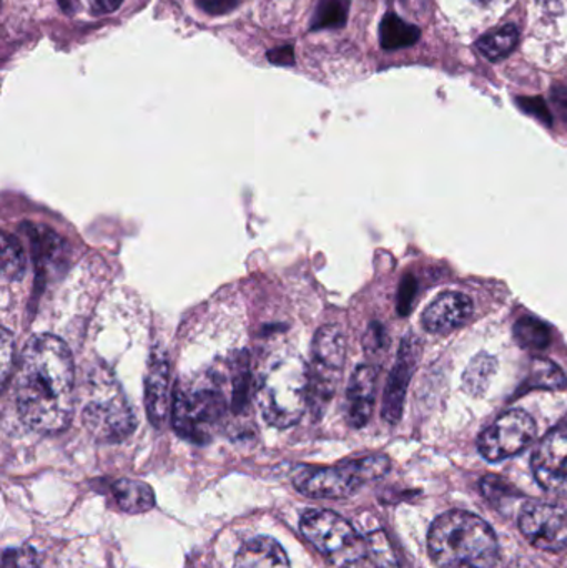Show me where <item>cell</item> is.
Listing matches in <instances>:
<instances>
[{"instance_id":"cell-1","label":"cell","mask_w":567,"mask_h":568,"mask_svg":"<svg viewBox=\"0 0 567 568\" xmlns=\"http://www.w3.org/2000/svg\"><path fill=\"white\" fill-rule=\"evenodd\" d=\"M16 403L36 433L59 434L75 413V363L69 346L53 334H36L23 347L16 377Z\"/></svg>"},{"instance_id":"cell-2","label":"cell","mask_w":567,"mask_h":568,"mask_svg":"<svg viewBox=\"0 0 567 568\" xmlns=\"http://www.w3.org/2000/svg\"><path fill=\"white\" fill-rule=\"evenodd\" d=\"M232 384L229 361L213 364L189 383H179L173 394L172 424L183 439L205 444L216 424L230 413Z\"/></svg>"},{"instance_id":"cell-3","label":"cell","mask_w":567,"mask_h":568,"mask_svg":"<svg viewBox=\"0 0 567 568\" xmlns=\"http://www.w3.org/2000/svg\"><path fill=\"white\" fill-rule=\"evenodd\" d=\"M428 550L438 568H502L492 527L466 510H452L435 520Z\"/></svg>"},{"instance_id":"cell-4","label":"cell","mask_w":567,"mask_h":568,"mask_svg":"<svg viewBox=\"0 0 567 568\" xmlns=\"http://www.w3.org/2000/svg\"><path fill=\"white\" fill-rule=\"evenodd\" d=\"M256 400L270 426L286 429L298 424L310 404L308 364L292 351L276 354L262 373Z\"/></svg>"},{"instance_id":"cell-5","label":"cell","mask_w":567,"mask_h":568,"mask_svg":"<svg viewBox=\"0 0 567 568\" xmlns=\"http://www.w3.org/2000/svg\"><path fill=\"white\" fill-rule=\"evenodd\" d=\"M83 397L82 423L97 443L119 444L132 436L136 427L135 413L109 367L90 369Z\"/></svg>"},{"instance_id":"cell-6","label":"cell","mask_w":567,"mask_h":568,"mask_svg":"<svg viewBox=\"0 0 567 568\" xmlns=\"http://www.w3.org/2000/svg\"><path fill=\"white\" fill-rule=\"evenodd\" d=\"M392 463L383 454L348 460L335 467H302L293 476V486L310 499H346L360 487L388 474Z\"/></svg>"},{"instance_id":"cell-7","label":"cell","mask_w":567,"mask_h":568,"mask_svg":"<svg viewBox=\"0 0 567 568\" xmlns=\"http://www.w3.org/2000/svg\"><path fill=\"white\" fill-rule=\"evenodd\" d=\"M305 539L336 567H350L366 556L365 540L348 520L332 510H306L300 519Z\"/></svg>"},{"instance_id":"cell-8","label":"cell","mask_w":567,"mask_h":568,"mask_svg":"<svg viewBox=\"0 0 567 568\" xmlns=\"http://www.w3.org/2000/svg\"><path fill=\"white\" fill-rule=\"evenodd\" d=\"M346 359V337L335 324L316 331L310 361V404L313 414L322 416L342 379Z\"/></svg>"},{"instance_id":"cell-9","label":"cell","mask_w":567,"mask_h":568,"mask_svg":"<svg viewBox=\"0 0 567 568\" xmlns=\"http://www.w3.org/2000/svg\"><path fill=\"white\" fill-rule=\"evenodd\" d=\"M538 436L535 419L526 410L512 409L498 417L478 439V450L489 463L509 459L531 446Z\"/></svg>"},{"instance_id":"cell-10","label":"cell","mask_w":567,"mask_h":568,"mask_svg":"<svg viewBox=\"0 0 567 568\" xmlns=\"http://www.w3.org/2000/svg\"><path fill=\"white\" fill-rule=\"evenodd\" d=\"M519 530L536 547L546 552H561L567 547V513L553 504L531 503L519 513Z\"/></svg>"},{"instance_id":"cell-11","label":"cell","mask_w":567,"mask_h":568,"mask_svg":"<svg viewBox=\"0 0 567 568\" xmlns=\"http://www.w3.org/2000/svg\"><path fill=\"white\" fill-rule=\"evenodd\" d=\"M531 467L543 489L567 499V424L543 437L533 454Z\"/></svg>"},{"instance_id":"cell-12","label":"cell","mask_w":567,"mask_h":568,"mask_svg":"<svg viewBox=\"0 0 567 568\" xmlns=\"http://www.w3.org/2000/svg\"><path fill=\"white\" fill-rule=\"evenodd\" d=\"M419 356H422V346L415 334L403 337L388 383H386L385 396H383V419L392 426L402 419L406 393H408L413 373L418 366Z\"/></svg>"},{"instance_id":"cell-13","label":"cell","mask_w":567,"mask_h":568,"mask_svg":"<svg viewBox=\"0 0 567 568\" xmlns=\"http://www.w3.org/2000/svg\"><path fill=\"white\" fill-rule=\"evenodd\" d=\"M170 387H172V367L165 351L155 347L150 354L149 369L145 374V410L150 424L155 429L165 426L170 414Z\"/></svg>"},{"instance_id":"cell-14","label":"cell","mask_w":567,"mask_h":568,"mask_svg":"<svg viewBox=\"0 0 567 568\" xmlns=\"http://www.w3.org/2000/svg\"><path fill=\"white\" fill-rule=\"evenodd\" d=\"M473 311L472 297L459 291H446L426 307L422 316L423 327L432 334L453 333L472 320Z\"/></svg>"},{"instance_id":"cell-15","label":"cell","mask_w":567,"mask_h":568,"mask_svg":"<svg viewBox=\"0 0 567 568\" xmlns=\"http://www.w3.org/2000/svg\"><path fill=\"white\" fill-rule=\"evenodd\" d=\"M376 383H378V367L372 364H362L353 371L346 390V417L348 424L355 429H362L369 423L375 409Z\"/></svg>"},{"instance_id":"cell-16","label":"cell","mask_w":567,"mask_h":568,"mask_svg":"<svg viewBox=\"0 0 567 568\" xmlns=\"http://www.w3.org/2000/svg\"><path fill=\"white\" fill-rule=\"evenodd\" d=\"M233 568H292L285 549L273 537L260 536L243 544Z\"/></svg>"},{"instance_id":"cell-17","label":"cell","mask_w":567,"mask_h":568,"mask_svg":"<svg viewBox=\"0 0 567 568\" xmlns=\"http://www.w3.org/2000/svg\"><path fill=\"white\" fill-rule=\"evenodd\" d=\"M230 384H232V400H230V414L242 417L252 399V369H250V356L246 351L236 354L229 361Z\"/></svg>"},{"instance_id":"cell-18","label":"cell","mask_w":567,"mask_h":568,"mask_svg":"<svg viewBox=\"0 0 567 568\" xmlns=\"http://www.w3.org/2000/svg\"><path fill=\"white\" fill-rule=\"evenodd\" d=\"M120 509L126 514H145L155 507V493L142 480L120 479L112 486Z\"/></svg>"},{"instance_id":"cell-19","label":"cell","mask_w":567,"mask_h":568,"mask_svg":"<svg viewBox=\"0 0 567 568\" xmlns=\"http://www.w3.org/2000/svg\"><path fill=\"white\" fill-rule=\"evenodd\" d=\"M422 37V30L389 12L383 17L379 26V43L385 50H399L415 45Z\"/></svg>"},{"instance_id":"cell-20","label":"cell","mask_w":567,"mask_h":568,"mask_svg":"<svg viewBox=\"0 0 567 568\" xmlns=\"http://www.w3.org/2000/svg\"><path fill=\"white\" fill-rule=\"evenodd\" d=\"M518 42L519 30L513 23H508L502 29L493 30V32L479 37L476 49L492 62H499V60L506 59L515 52Z\"/></svg>"},{"instance_id":"cell-21","label":"cell","mask_w":567,"mask_h":568,"mask_svg":"<svg viewBox=\"0 0 567 568\" xmlns=\"http://www.w3.org/2000/svg\"><path fill=\"white\" fill-rule=\"evenodd\" d=\"M496 371H498V363L489 354L479 353L478 356L473 357L472 363L463 374V387H465L466 393L472 394V396L485 394L489 384H492L493 377H495Z\"/></svg>"},{"instance_id":"cell-22","label":"cell","mask_w":567,"mask_h":568,"mask_svg":"<svg viewBox=\"0 0 567 568\" xmlns=\"http://www.w3.org/2000/svg\"><path fill=\"white\" fill-rule=\"evenodd\" d=\"M350 0H320L310 20V30L342 29L348 22Z\"/></svg>"},{"instance_id":"cell-23","label":"cell","mask_w":567,"mask_h":568,"mask_svg":"<svg viewBox=\"0 0 567 568\" xmlns=\"http://www.w3.org/2000/svg\"><path fill=\"white\" fill-rule=\"evenodd\" d=\"M528 387L529 389L563 390L567 387V377L558 364L545 357H538L533 361Z\"/></svg>"},{"instance_id":"cell-24","label":"cell","mask_w":567,"mask_h":568,"mask_svg":"<svg viewBox=\"0 0 567 568\" xmlns=\"http://www.w3.org/2000/svg\"><path fill=\"white\" fill-rule=\"evenodd\" d=\"M515 337L525 349L541 351L551 344V331L543 321L525 316L516 321Z\"/></svg>"},{"instance_id":"cell-25","label":"cell","mask_w":567,"mask_h":568,"mask_svg":"<svg viewBox=\"0 0 567 568\" xmlns=\"http://www.w3.org/2000/svg\"><path fill=\"white\" fill-rule=\"evenodd\" d=\"M2 273L10 282H19L26 273V253L16 236L2 233Z\"/></svg>"},{"instance_id":"cell-26","label":"cell","mask_w":567,"mask_h":568,"mask_svg":"<svg viewBox=\"0 0 567 568\" xmlns=\"http://www.w3.org/2000/svg\"><path fill=\"white\" fill-rule=\"evenodd\" d=\"M13 351H16V343H13L12 334L3 327L2 337H0V366H2L0 377H2L3 389L9 381L10 371H12Z\"/></svg>"},{"instance_id":"cell-27","label":"cell","mask_w":567,"mask_h":568,"mask_svg":"<svg viewBox=\"0 0 567 568\" xmlns=\"http://www.w3.org/2000/svg\"><path fill=\"white\" fill-rule=\"evenodd\" d=\"M3 568H37V557L30 547L10 549L3 554Z\"/></svg>"},{"instance_id":"cell-28","label":"cell","mask_w":567,"mask_h":568,"mask_svg":"<svg viewBox=\"0 0 567 568\" xmlns=\"http://www.w3.org/2000/svg\"><path fill=\"white\" fill-rule=\"evenodd\" d=\"M518 105L522 106V110H525L526 113H529V115L536 116V119L541 120L546 125H551V112H549L548 105H546L541 97H522V99H518Z\"/></svg>"},{"instance_id":"cell-29","label":"cell","mask_w":567,"mask_h":568,"mask_svg":"<svg viewBox=\"0 0 567 568\" xmlns=\"http://www.w3.org/2000/svg\"><path fill=\"white\" fill-rule=\"evenodd\" d=\"M416 293H418V283H416L412 275L405 276L398 293V313L402 316H406L412 311Z\"/></svg>"},{"instance_id":"cell-30","label":"cell","mask_w":567,"mask_h":568,"mask_svg":"<svg viewBox=\"0 0 567 568\" xmlns=\"http://www.w3.org/2000/svg\"><path fill=\"white\" fill-rule=\"evenodd\" d=\"M240 0H196V6L209 16H225L236 9Z\"/></svg>"},{"instance_id":"cell-31","label":"cell","mask_w":567,"mask_h":568,"mask_svg":"<svg viewBox=\"0 0 567 568\" xmlns=\"http://www.w3.org/2000/svg\"><path fill=\"white\" fill-rule=\"evenodd\" d=\"M386 333L385 327L379 323H372L368 333L365 334V347L368 353H378L385 347Z\"/></svg>"},{"instance_id":"cell-32","label":"cell","mask_w":567,"mask_h":568,"mask_svg":"<svg viewBox=\"0 0 567 568\" xmlns=\"http://www.w3.org/2000/svg\"><path fill=\"white\" fill-rule=\"evenodd\" d=\"M266 57H269V60L273 65L293 67L296 62L295 49H293V45L276 47V49L270 50V52L266 53Z\"/></svg>"},{"instance_id":"cell-33","label":"cell","mask_w":567,"mask_h":568,"mask_svg":"<svg viewBox=\"0 0 567 568\" xmlns=\"http://www.w3.org/2000/svg\"><path fill=\"white\" fill-rule=\"evenodd\" d=\"M553 105L567 123V82H559L551 89Z\"/></svg>"},{"instance_id":"cell-34","label":"cell","mask_w":567,"mask_h":568,"mask_svg":"<svg viewBox=\"0 0 567 568\" xmlns=\"http://www.w3.org/2000/svg\"><path fill=\"white\" fill-rule=\"evenodd\" d=\"M93 17L110 16L122 7L123 0H87Z\"/></svg>"},{"instance_id":"cell-35","label":"cell","mask_w":567,"mask_h":568,"mask_svg":"<svg viewBox=\"0 0 567 568\" xmlns=\"http://www.w3.org/2000/svg\"><path fill=\"white\" fill-rule=\"evenodd\" d=\"M59 2L60 9H62L63 13L67 16H73L79 9V0H57Z\"/></svg>"},{"instance_id":"cell-36","label":"cell","mask_w":567,"mask_h":568,"mask_svg":"<svg viewBox=\"0 0 567 568\" xmlns=\"http://www.w3.org/2000/svg\"><path fill=\"white\" fill-rule=\"evenodd\" d=\"M483 7H496L502 6L503 2L508 3L509 0H478Z\"/></svg>"}]
</instances>
